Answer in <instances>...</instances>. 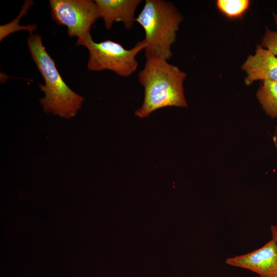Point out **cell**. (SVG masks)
Wrapping results in <instances>:
<instances>
[{
    "label": "cell",
    "instance_id": "cell-8",
    "mask_svg": "<svg viewBox=\"0 0 277 277\" xmlns=\"http://www.w3.org/2000/svg\"><path fill=\"white\" fill-rule=\"evenodd\" d=\"M105 27L109 30L114 22H122L130 29L136 22L135 12L140 0H95Z\"/></svg>",
    "mask_w": 277,
    "mask_h": 277
},
{
    "label": "cell",
    "instance_id": "cell-2",
    "mask_svg": "<svg viewBox=\"0 0 277 277\" xmlns=\"http://www.w3.org/2000/svg\"><path fill=\"white\" fill-rule=\"evenodd\" d=\"M27 42L31 57L45 81L44 85L38 84L45 93V96L39 100L43 110L61 117L74 116L81 108L84 98L71 89L62 78L39 34L30 32Z\"/></svg>",
    "mask_w": 277,
    "mask_h": 277
},
{
    "label": "cell",
    "instance_id": "cell-10",
    "mask_svg": "<svg viewBox=\"0 0 277 277\" xmlns=\"http://www.w3.org/2000/svg\"><path fill=\"white\" fill-rule=\"evenodd\" d=\"M250 5L248 0H218L216 5L221 12L230 18L242 16Z\"/></svg>",
    "mask_w": 277,
    "mask_h": 277
},
{
    "label": "cell",
    "instance_id": "cell-7",
    "mask_svg": "<svg viewBox=\"0 0 277 277\" xmlns=\"http://www.w3.org/2000/svg\"><path fill=\"white\" fill-rule=\"evenodd\" d=\"M242 69L247 73V85L257 80L277 82V57L262 46H257L255 53L248 57Z\"/></svg>",
    "mask_w": 277,
    "mask_h": 277
},
{
    "label": "cell",
    "instance_id": "cell-3",
    "mask_svg": "<svg viewBox=\"0 0 277 277\" xmlns=\"http://www.w3.org/2000/svg\"><path fill=\"white\" fill-rule=\"evenodd\" d=\"M182 15L172 3L162 0H146L136 17L143 28L147 46L146 57L156 56L167 61L172 56L171 50L176 32L183 21Z\"/></svg>",
    "mask_w": 277,
    "mask_h": 277
},
{
    "label": "cell",
    "instance_id": "cell-15",
    "mask_svg": "<svg viewBox=\"0 0 277 277\" xmlns=\"http://www.w3.org/2000/svg\"><path fill=\"white\" fill-rule=\"evenodd\" d=\"M273 139L274 142V143L275 144L276 147L277 148V143H276V140L275 136L273 137Z\"/></svg>",
    "mask_w": 277,
    "mask_h": 277
},
{
    "label": "cell",
    "instance_id": "cell-12",
    "mask_svg": "<svg viewBox=\"0 0 277 277\" xmlns=\"http://www.w3.org/2000/svg\"><path fill=\"white\" fill-rule=\"evenodd\" d=\"M262 46L277 56V31L266 29L262 41Z\"/></svg>",
    "mask_w": 277,
    "mask_h": 277
},
{
    "label": "cell",
    "instance_id": "cell-13",
    "mask_svg": "<svg viewBox=\"0 0 277 277\" xmlns=\"http://www.w3.org/2000/svg\"><path fill=\"white\" fill-rule=\"evenodd\" d=\"M270 231L272 236V239L277 244V225H271Z\"/></svg>",
    "mask_w": 277,
    "mask_h": 277
},
{
    "label": "cell",
    "instance_id": "cell-6",
    "mask_svg": "<svg viewBox=\"0 0 277 277\" xmlns=\"http://www.w3.org/2000/svg\"><path fill=\"white\" fill-rule=\"evenodd\" d=\"M226 263L254 272L260 277H277V244L271 239L251 252L227 258Z\"/></svg>",
    "mask_w": 277,
    "mask_h": 277
},
{
    "label": "cell",
    "instance_id": "cell-5",
    "mask_svg": "<svg viewBox=\"0 0 277 277\" xmlns=\"http://www.w3.org/2000/svg\"><path fill=\"white\" fill-rule=\"evenodd\" d=\"M51 16L57 24L67 28L69 37L81 39L90 34L101 17L97 5L91 0H50Z\"/></svg>",
    "mask_w": 277,
    "mask_h": 277
},
{
    "label": "cell",
    "instance_id": "cell-4",
    "mask_svg": "<svg viewBox=\"0 0 277 277\" xmlns=\"http://www.w3.org/2000/svg\"><path fill=\"white\" fill-rule=\"evenodd\" d=\"M76 45L85 46L88 50L89 70H109L123 77L129 76L135 71L138 64L136 56L147 46L144 39L131 49H126L120 43L109 39L95 42L90 33L77 39Z\"/></svg>",
    "mask_w": 277,
    "mask_h": 277
},
{
    "label": "cell",
    "instance_id": "cell-14",
    "mask_svg": "<svg viewBox=\"0 0 277 277\" xmlns=\"http://www.w3.org/2000/svg\"><path fill=\"white\" fill-rule=\"evenodd\" d=\"M273 18H274L275 23L276 25H277V14L274 13V14H273Z\"/></svg>",
    "mask_w": 277,
    "mask_h": 277
},
{
    "label": "cell",
    "instance_id": "cell-11",
    "mask_svg": "<svg viewBox=\"0 0 277 277\" xmlns=\"http://www.w3.org/2000/svg\"><path fill=\"white\" fill-rule=\"evenodd\" d=\"M32 4V2L31 1H27L25 3L22 10L18 17L15 19L13 20L11 23L1 25L0 27V40L2 41L5 37H6V34L8 30L11 29L12 27L16 25V31L20 30H27L32 32L36 29V26L35 25H28V26H21L18 24L20 18L26 13L29 7Z\"/></svg>",
    "mask_w": 277,
    "mask_h": 277
},
{
    "label": "cell",
    "instance_id": "cell-9",
    "mask_svg": "<svg viewBox=\"0 0 277 277\" xmlns=\"http://www.w3.org/2000/svg\"><path fill=\"white\" fill-rule=\"evenodd\" d=\"M256 96L266 114L277 117V82H262Z\"/></svg>",
    "mask_w": 277,
    "mask_h": 277
},
{
    "label": "cell",
    "instance_id": "cell-1",
    "mask_svg": "<svg viewBox=\"0 0 277 277\" xmlns=\"http://www.w3.org/2000/svg\"><path fill=\"white\" fill-rule=\"evenodd\" d=\"M186 77L185 72L165 58L146 57L144 67L138 74V81L144 88V98L135 115L144 118L162 108L187 107L183 88Z\"/></svg>",
    "mask_w": 277,
    "mask_h": 277
}]
</instances>
